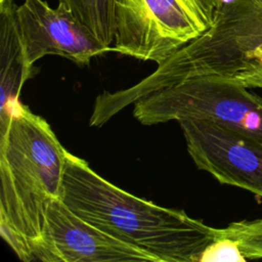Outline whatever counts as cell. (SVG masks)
Returning a JSON list of instances; mask_svg holds the SVG:
<instances>
[{
  "label": "cell",
  "instance_id": "6da1fadb",
  "mask_svg": "<svg viewBox=\"0 0 262 262\" xmlns=\"http://www.w3.org/2000/svg\"><path fill=\"white\" fill-rule=\"evenodd\" d=\"M59 199L77 215L112 236L144 250L159 262H199L214 227L184 211L135 196L67 151Z\"/></svg>",
  "mask_w": 262,
  "mask_h": 262
},
{
  "label": "cell",
  "instance_id": "7a4b0ae2",
  "mask_svg": "<svg viewBox=\"0 0 262 262\" xmlns=\"http://www.w3.org/2000/svg\"><path fill=\"white\" fill-rule=\"evenodd\" d=\"M67 149L49 123L21 103L0 135V234L34 261L50 202L60 196Z\"/></svg>",
  "mask_w": 262,
  "mask_h": 262
},
{
  "label": "cell",
  "instance_id": "3957f363",
  "mask_svg": "<svg viewBox=\"0 0 262 262\" xmlns=\"http://www.w3.org/2000/svg\"><path fill=\"white\" fill-rule=\"evenodd\" d=\"M261 61L262 0H242L222 11L211 28L133 86L100 93L90 122L101 127L123 108L157 90L201 77L233 80Z\"/></svg>",
  "mask_w": 262,
  "mask_h": 262
},
{
  "label": "cell",
  "instance_id": "277c9868",
  "mask_svg": "<svg viewBox=\"0 0 262 262\" xmlns=\"http://www.w3.org/2000/svg\"><path fill=\"white\" fill-rule=\"evenodd\" d=\"M133 105V116L142 125L184 119L207 120L262 142L259 95L234 81L194 78L149 93Z\"/></svg>",
  "mask_w": 262,
  "mask_h": 262
},
{
  "label": "cell",
  "instance_id": "5b68a950",
  "mask_svg": "<svg viewBox=\"0 0 262 262\" xmlns=\"http://www.w3.org/2000/svg\"><path fill=\"white\" fill-rule=\"evenodd\" d=\"M113 50L162 63L207 31L184 0H114Z\"/></svg>",
  "mask_w": 262,
  "mask_h": 262
},
{
  "label": "cell",
  "instance_id": "8992f818",
  "mask_svg": "<svg viewBox=\"0 0 262 262\" xmlns=\"http://www.w3.org/2000/svg\"><path fill=\"white\" fill-rule=\"evenodd\" d=\"M195 166L219 183L262 198V142L226 126L207 121H178Z\"/></svg>",
  "mask_w": 262,
  "mask_h": 262
},
{
  "label": "cell",
  "instance_id": "52a82bcc",
  "mask_svg": "<svg viewBox=\"0 0 262 262\" xmlns=\"http://www.w3.org/2000/svg\"><path fill=\"white\" fill-rule=\"evenodd\" d=\"M42 262H159L135 246L102 231L73 212L59 198L47 208L42 235L34 248Z\"/></svg>",
  "mask_w": 262,
  "mask_h": 262
},
{
  "label": "cell",
  "instance_id": "ba28073f",
  "mask_svg": "<svg viewBox=\"0 0 262 262\" xmlns=\"http://www.w3.org/2000/svg\"><path fill=\"white\" fill-rule=\"evenodd\" d=\"M15 19L30 68L48 54L84 67L93 57L112 50L63 3L52 8L44 0H25L15 8Z\"/></svg>",
  "mask_w": 262,
  "mask_h": 262
},
{
  "label": "cell",
  "instance_id": "9c48e42d",
  "mask_svg": "<svg viewBox=\"0 0 262 262\" xmlns=\"http://www.w3.org/2000/svg\"><path fill=\"white\" fill-rule=\"evenodd\" d=\"M14 0L0 2V135L19 105L18 96L25 82L34 75L27 64L15 19Z\"/></svg>",
  "mask_w": 262,
  "mask_h": 262
},
{
  "label": "cell",
  "instance_id": "30bf717a",
  "mask_svg": "<svg viewBox=\"0 0 262 262\" xmlns=\"http://www.w3.org/2000/svg\"><path fill=\"white\" fill-rule=\"evenodd\" d=\"M58 2L69 6L97 39L113 50L112 44L115 40L114 0H58Z\"/></svg>",
  "mask_w": 262,
  "mask_h": 262
},
{
  "label": "cell",
  "instance_id": "8fae6325",
  "mask_svg": "<svg viewBox=\"0 0 262 262\" xmlns=\"http://www.w3.org/2000/svg\"><path fill=\"white\" fill-rule=\"evenodd\" d=\"M215 233L233 239L247 259H262V218L231 222Z\"/></svg>",
  "mask_w": 262,
  "mask_h": 262
},
{
  "label": "cell",
  "instance_id": "7c38bea8",
  "mask_svg": "<svg viewBox=\"0 0 262 262\" xmlns=\"http://www.w3.org/2000/svg\"><path fill=\"white\" fill-rule=\"evenodd\" d=\"M248 260L238 245L231 238L215 233L213 241L202 252L199 262H244Z\"/></svg>",
  "mask_w": 262,
  "mask_h": 262
},
{
  "label": "cell",
  "instance_id": "4fadbf2b",
  "mask_svg": "<svg viewBox=\"0 0 262 262\" xmlns=\"http://www.w3.org/2000/svg\"><path fill=\"white\" fill-rule=\"evenodd\" d=\"M242 0H184L186 6L208 30L218 15Z\"/></svg>",
  "mask_w": 262,
  "mask_h": 262
},
{
  "label": "cell",
  "instance_id": "5bb4252c",
  "mask_svg": "<svg viewBox=\"0 0 262 262\" xmlns=\"http://www.w3.org/2000/svg\"><path fill=\"white\" fill-rule=\"evenodd\" d=\"M248 88H260L262 89V61L253 63L245 71H243L233 80Z\"/></svg>",
  "mask_w": 262,
  "mask_h": 262
},
{
  "label": "cell",
  "instance_id": "9a60e30c",
  "mask_svg": "<svg viewBox=\"0 0 262 262\" xmlns=\"http://www.w3.org/2000/svg\"><path fill=\"white\" fill-rule=\"evenodd\" d=\"M259 100H260V103H261V105H262V97H261V96H259Z\"/></svg>",
  "mask_w": 262,
  "mask_h": 262
},
{
  "label": "cell",
  "instance_id": "2e32d148",
  "mask_svg": "<svg viewBox=\"0 0 262 262\" xmlns=\"http://www.w3.org/2000/svg\"><path fill=\"white\" fill-rule=\"evenodd\" d=\"M1 1H4V0H0V2H1Z\"/></svg>",
  "mask_w": 262,
  "mask_h": 262
}]
</instances>
